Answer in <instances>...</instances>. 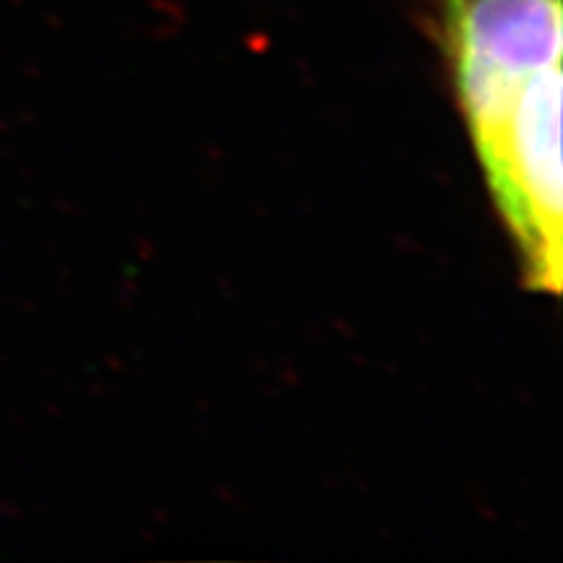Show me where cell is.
I'll list each match as a JSON object with an SVG mask.
<instances>
[{"instance_id":"obj_1","label":"cell","mask_w":563,"mask_h":563,"mask_svg":"<svg viewBox=\"0 0 563 563\" xmlns=\"http://www.w3.org/2000/svg\"><path fill=\"white\" fill-rule=\"evenodd\" d=\"M456 100L530 290L561 292V0H439Z\"/></svg>"}]
</instances>
